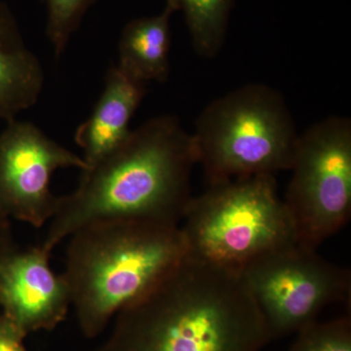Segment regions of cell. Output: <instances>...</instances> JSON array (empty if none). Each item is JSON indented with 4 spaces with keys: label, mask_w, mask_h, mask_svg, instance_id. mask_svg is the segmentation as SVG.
I'll list each match as a JSON object with an SVG mask.
<instances>
[{
    "label": "cell",
    "mask_w": 351,
    "mask_h": 351,
    "mask_svg": "<svg viewBox=\"0 0 351 351\" xmlns=\"http://www.w3.org/2000/svg\"><path fill=\"white\" fill-rule=\"evenodd\" d=\"M62 168L88 165L31 122H7L0 134V213L38 228L49 223L59 202L51 180Z\"/></svg>",
    "instance_id": "cell-8"
},
{
    "label": "cell",
    "mask_w": 351,
    "mask_h": 351,
    "mask_svg": "<svg viewBox=\"0 0 351 351\" xmlns=\"http://www.w3.org/2000/svg\"><path fill=\"white\" fill-rule=\"evenodd\" d=\"M182 221L188 257L237 271L297 243L274 175L210 184L191 197Z\"/></svg>",
    "instance_id": "cell-4"
},
{
    "label": "cell",
    "mask_w": 351,
    "mask_h": 351,
    "mask_svg": "<svg viewBox=\"0 0 351 351\" xmlns=\"http://www.w3.org/2000/svg\"><path fill=\"white\" fill-rule=\"evenodd\" d=\"M175 9L166 2L162 12L127 23L119 43L117 66L134 80L165 82L170 75L171 17Z\"/></svg>",
    "instance_id": "cell-12"
},
{
    "label": "cell",
    "mask_w": 351,
    "mask_h": 351,
    "mask_svg": "<svg viewBox=\"0 0 351 351\" xmlns=\"http://www.w3.org/2000/svg\"><path fill=\"white\" fill-rule=\"evenodd\" d=\"M197 156L193 136L173 115L149 119L123 144L82 171L77 188L59 196L40 245L52 252L83 226L135 219L181 226Z\"/></svg>",
    "instance_id": "cell-1"
},
{
    "label": "cell",
    "mask_w": 351,
    "mask_h": 351,
    "mask_svg": "<svg viewBox=\"0 0 351 351\" xmlns=\"http://www.w3.org/2000/svg\"><path fill=\"white\" fill-rule=\"evenodd\" d=\"M97 0H44L47 9L46 34L56 57L63 55L87 11Z\"/></svg>",
    "instance_id": "cell-14"
},
{
    "label": "cell",
    "mask_w": 351,
    "mask_h": 351,
    "mask_svg": "<svg viewBox=\"0 0 351 351\" xmlns=\"http://www.w3.org/2000/svg\"><path fill=\"white\" fill-rule=\"evenodd\" d=\"M284 203L297 243L317 250L351 213V121L330 117L299 134Z\"/></svg>",
    "instance_id": "cell-6"
},
{
    "label": "cell",
    "mask_w": 351,
    "mask_h": 351,
    "mask_svg": "<svg viewBox=\"0 0 351 351\" xmlns=\"http://www.w3.org/2000/svg\"><path fill=\"white\" fill-rule=\"evenodd\" d=\"M10 219L0 213V257L15 248Z\"/></svg>",
    "instance_id": "cell-17"
},
{
    "label": "cell",
    "mask_w": 351,
    "mask_h": 351,
    "mask_svg": "<svg viewBox=\"0 0 351 351\" xmlns=\"http://www.w3.org/2000/svg\"><path fill=\"white\" fill-rule=\"evenodd\" d=\"M50 258L41 246L15 247L0 257V314L25 337L55 329L71 306L66 277L52 269Z\"/></svg>",
    "instance_id": "cell-9"
},
{
    "label": "cell",
    "mask_w": 351,
    "mask_h": 351,
    "mask_svg": "<svg viewBox=\"0 0 351 351\" xmlns=\"http://www.w3.org/2000/svg\"><path fill=\"white\" fill-rule=\"evenodd\" d=\"M69 237L63 274L88 339L100 336L120 311L188 257L178 225L112 219L83 226Z\"/></svg>",
    "instance_id": "cell-3"
},
{
    "label": "cell",
    "mask_w": 351,
    "mask_h": 351,
    "mask_svg": "<svg viewBox=\"0 0 351 351\" xmlns=\"http://www.w3.org/2000/svg\"><path fill=\"white\" fill-rule=\"evenodd\" d=\"M147 93L137 82L113 64L93 112L76 129L75 141L82 147L88 167L98 162L125 142L131 120Z\"/></svg>",
    "instance_id": "cell-10"
},
{
    "label": "cell",
    "mask_w": 351,
    "mask_h": 351,
    "mask_svg": "<svg viewBox=\"0 0 351 351\" xmlns=\"http://www.w3.org/2000/svg\"><path fill=\"white\" fill-rule=\"evenodd\" d=\"M113 319L96 351H261L272 341L239 271L189 257Z\"/></svg>",
    "instance_id": "cell-2"
},
{
    "label": "cell",
    "mask_w": 351,
    "mask_h": 351,
    "mask_svg": "<svg viewBox=\"0 0 351 351\" xmlns=\"http://www.w3.org/2000/svg\"><path fill=\"white\" fill-rule=\"evenodd\" d=\"M44 84L43 66L27 48L10 7L0 0V119H16L36 105Z\"/></svg>",
    "instance_id": "cell-11"
},
{
    "label": "cell",
    "mask_w": 351,
    "mask_h": 351,
    "mask_svg": "<svg viewBox=\"0 0 351 351\" xmlns=\"http://www.w3.org/2000/svg\"><path fill=\"white\" fill-rule=\"evenodd\" d=\"M239 274L271 339L301 331L325 307L350 295V270L298 243L257 258Z\"/></svg>",
    "instance_id": "cell-7"
},
{
    "label": "cell",
    "mask_w": 351,
    "mask_h": 351,
    "mask_svg": "<svg viewBox=\"0 0 351 351\" xmlns=\"http://www.w3.org/2000/svg\"><path fill=\"white\" fill-rule=\"evenodd\" d=\"M235 0H166L182 11L193 49L198 56L214 58L225 43Z\"/></svg>",
    "instance_id": "cell-13"
},
{
    "label": "cell",
    "mask_w": 351,
    "mask_h": 351,
    "mask_svg": "<svg viewBox=\"0 0 351 351\" xmlns=\"http://www.w3.org/2000/svg\"><path fill=\"white\" fill-rule=\"evenodd\" d=\"M297 334L289 351H351V321L346 316L315 321Z\"/></svg>",
    "instance_id": "cell-15"
},
{
    "label": "cell",
    "mask_w": 351,
    "mask_h": 351,
    "mask_svg": "<svg viewBox=\"0 0 351 351\" xmlns=\"http://www.w3.org/2000/svg\"><path fill=\"white\" fill-rule=\"evenodd\" d=\"M25 336L0 314V351H27Z\"/></svg>",
    "instance_id": "cell-16"
},
{
    "label": "cell",
    "mask_w": 351,
    "mask_h": 351,
    "mask_svg": "<svg viewBox=\"0 0 351 351\" xmlns=\"http://www.w3.org/2000/svg\"><path fill=\"white\" fill-rule=\"evenodd\" d=\"M191 136L210 186L289 171L299 134L282 95L251 83L210 103Z\"/></svg>",
    "instance_id": "cell-5"
}]
</instances>
